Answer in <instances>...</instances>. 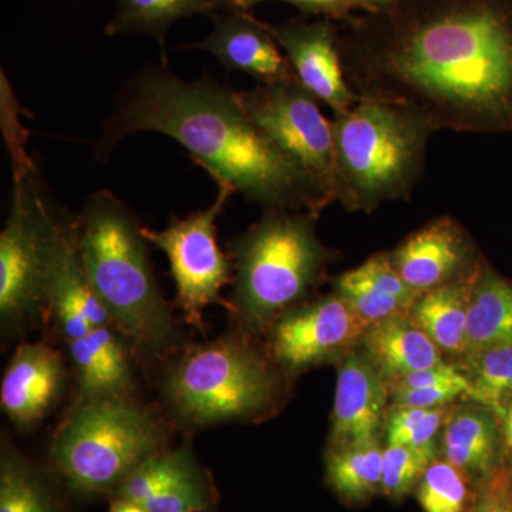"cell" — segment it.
<instances>
[{"instance_id": "cell-11", "label": "cell", "mask_w": 512, "mask_h": 512, "mask_svg": "<svg viewBox=\"0 0 512 512\" xmlns=\"http://www.w3.org/2000/svg\"><path fill=\"white\" fill-rule=\"evenodd\" d=\"M369 328L336 292L285 312L272 323L269 355L289 377L320 365H338Z\"/></svg>"}, {"instance_id": "cell-23", "label": "cell", "mask_w": 512, "mask_h": 512, "mask_svg": "<svg viewBox=\"0 0 512 512\" xmlns=\"http://www.w3.org/2000/svg\"><path fill=\"white\" fill-rule=\"evenodd\" d=\"M511 343L512 284L483 261L468 306L463 365L485 350Z\"/></svg>"}, {"instance_id": "cell-15", "label": "cell", "mask_w": 512, "mask_h": 512, "mask_svg": "<svg viewBox=\"0 0 512 512\" xmlns=\"http://www.w3.org/2000/svg\"><path fill=\"white\" fill-rule=\"evenodd\" d=\"M228 10L215 16L210 36L190 47L211 53L225 69L248 74L258 84L298 82L271 26L247 10Z\"/></svg>"}, {"instance_id": "cell-3", "label": "cell", "mask_w": 512, "mask_h": 512, "mask_svg": "<svg viewBox=\"0 0 512 512\" xmlns=\"http://www.w3.org/2000/svg\"><path fill=\"white\" fill-rule=\"evenodd\" d=\"M84 271L111 326L144 355L177 348L180 332L150 264L144 228L111 191L87 198L79 221Z\"/></svg>"}, {"instance_id": "cell-32", "label": "cell", "mask_w": 512, "mask_h": 512, "mask_svg": "<svg viewBox=\"0 0 512 512\" xmlns=\"http://www.w3.org/2000/svg\"><path fill=\"white\" fill-rule=\"evenodd\" d=\"M440 457L439 451L419 450L384 444L382 491L392 503H402L414 494L430 464Z\"/></svg>"}, {"instance_id": "cell-34", "label": "cell", "mask_w": 512, "mask_h": 512, "mask_svg": "<svg viewBox=\"0 0 512 512\" xmlns=\"http://www.w3.org/2000/svg\"><path fill=\"white\" fill-rule=\"evenodd\" d=\"M296 6L303 15L322 16L332 20L345 18L352 13L353 0H282Z\"/></svg>"}, {"instance_id": "cell-30", "label": "cell", "mask_w": 512, "mask_h": 512, "mask_svg": "<svg viewBox=\"0 0 512 512\" xmlns=\"http://www.w3.org/2000/svg\"><path fill=\"white\" fill-rule=\"evenodd\" d=\"M450 409L451 406L421 409L390 404L384 421V444L440 453L441 431Z\"/></svg>"}, {"instance_id": "cell-39", "label": "cell", "mask_w": 512, "mask_h": 512, "mask_svg": "<svg viewBox=\"0 0 512 512\" xmlns=\"http://www.w3.org/2000/svg\"><path fill=\"white\" fill-rule=\"evenodd\" d=\"M265 2V0H251V8L252 6L258 5V3Z\"/></svg>"}, {"instance_id": "cell-27", "label": "cell", "mask_w": 512, "mask_h": 512, "mask_svg": "<svg viewBox=\"0 0 512 512\" xmlns=\"http://www.w3.org/2000/svg\"><path fill=\"white\" fill-rule=\"evenodd\" d=\"M222 0H119L107 32L110 35L141 33L164 43L168 29L177 20L211 12Z\"/></svg>"}, {"instance_id": "cell-35", "label": "cell", "mask_w": 512, "mask_h": 512, "mask_svg": "<svg viewBox=\"0 0 512 512\" xmlns=\"http://www.w3.org/2000/svg\"><path fill=\"white\" fill-rule=\"evenodd\" d=\"M501 423H503L505 460H507L508 466L512 468V402L505 409L503 417H501Z\"/></svg>"}, {"instance_id": "cell-10", "label": "cell", "mask_w": 512, "mask_h": 512, "mask_svg": "<svg viewBox=\"0 0 512 512\" xmlns=\"http://www.w3.org/2000/svg\"><path fill=\"white\" fill-rule=\"evenodd\" d=\"M218 187L217 198L205 210L175 220L163 231L144 228L147 241L167 255L178 305L185 320L195 326H201L208 306L225 303L221 289L231 281L234 272L231 255L218 247L217 220L235 191L225 184Z\"/></svg>"}, {"instance_id": "cell-9", "label": "cell", "mask_w": 512, "mask_h": 512, "mask_svg": "<svg viewBox=\"0 0 512 512\" xmlns=\"http://www.w3.org/2000/svg\"><path fill=\"white\" fill-rule=\"evenodd\" d=\"M242 109L292 163L311 175L333 202L339 201L333 121L299 82L258 84L237 92Z\"/></svg>"}, {"instance_id": "cell-17", "label": "cell", "mask_w": 512, "mask_h": 512, "mask_svg": "<svg viewBox=\"0 0 512 512\" xmlns=\"http://www.w3.org/2000/svg\"><path fill=\"white\" fill-rule=\"evenodd\" d=\"M440 457L476 487L507 463L500 416L473 400L454 403L441 431Z\"/></svg>"}, {"instance_id": "cell-22", "label": "cell", "mask_w": 512, "mask_h": 512, "mask_svg": "<svg viewBox=\"0 0 512 512\" xmlns=\"http://www.w3.org/2000/svg\"><path fill=\"white\" fill-rule=\"evenodd\" d=\"M478 271L461 281L420 293L409 311L410 318L440 349L447 362L460 367L466 356L468 306Z\"/></svg>"}, {"instance_id": "cell-1", "label": "cell", "mask_w": 512, "mask_h": 512, "mask_svg": "<svg viewBox=\"0 0 512 512\" xmlns=\"http://www.w3.org/2000/svg\"><path fill=\"white\" fill-rule=\"evenodd\" d=\"M333 22L357 99L407 107L434 131H512V0H394Z\"/></svg>"}, {"instance_id": "cell-25", "label": "cell", "mask_w": 512, "mask_h": 512, "mask_svg": "<svg viewBox=\"0 0 512 512\" xmlns=\"http://www.w3.org/2000/svg\"><path fill=\"white\" fill-rule=\"evenodd\" d=\"M0 512H63L42 470L5 437L0 446Z\"/></svg>"}, {"instance_id": "cell-29", "label": "cell", "mask_w": 512, "mask_h": 512, "mask_svg": "<svg viewBox=\"0 0 512 512\" xmlns=\"http://www.w3.org/2000/svg\"><path fill=\"white\" fill-rule=\"evenodd\" d=\"M471 383L470 399L503 417L512 402V343L485 350L461 366Z\"/></svg>"}, {"instance_id": "cell-19", "label": "cell", "mask_w": 512, "mask_h": 512, "mask_svg": "<svg viewBox=\"0 0 512 512\" xmlns=\"http://www.w3.org/2000/svg\"><path fill=\"white\" fill-rule=\"evenodd\" d=\"M333 292L369 326L409 313L420 295L396 271L389 252H377L362 265L333 279Z\"/></svg>"}, {"instance_id": "cell-6", "label": "cell", "mask_w": 512, "mask_h": 512, "mask_svg": "<svg viewBox=\"0 0 512 512\" xmlns=\"http://www.w3.org/2000/svg\"><path fill=\"white\" fill-rule=\"evenodd\" d=\"M252 338L238 330L175 360L164 394L181 419L197 426L248 423L281 409L289 376Z\"/></svg>"}, {"instance_id": "cell-24", "label": "cell", "mask_w": 512, "mask_h": 512, "mask_svg": "<svg viewBox=\"0 0 512 512\" xmlns=\"http://www.w3.org/2000/svg\"><path fill=\"white\" fill-rule=\"evenodd\" d=\"M383 440L328 446L326 484L348 507H363L382 491Z\"/></svg>"}, {"instance_id": "cell-36", "label": "cell", "mask_w": 512, "mask_h": 512, "mask_svg": "<svg viewBox=\"0 0 512 512\" xmlns=\"http://www.w3.org/2000/svg\"><path fill=\"white\" fill-rule=\"evenodd\" d=\"M110 512H148L143 505L126 498H114L111 501Z\"/></svg>"}, {"instance_id": "cell-12", "label": "cell", "mask_w": 512, "mask_h": 512, "mask_svg": "<svg viewBox=\"0 0 512 512\" xmlns=\"http://www.w3.org/2000/svg\"><path fill=\"white\" fill-rule=\"evenodd\" d=\"M389 254L396 271L419 293L474 275L484 261L466 228L451 217L417 229Z\"/></svg>"}, {"instance_id": "cell-21", "label": "cell", "mask_w": 512, "mask_h": 512, "mask_svg": "<svg viewBox=\"0 0 512 512\" xmlns=\"http://www.w3.org/2000/svg\"><path fill=\"white\" fill-rule=\"evenodd\" d=\"M69 355L83 400L130 396L133 372L113 326H99L72 340Z\"/></svg>"}, {"instance_id": "cell-28", "label": "cell", "mask_w": 512, "mask_h": 512, "mask_svg": "<svg viewBox=\"0 0 512 512\" xmlns=\"http://www.w3.org/2000/svg\"><path fill=\"white\" fill-rule=\"evenodd\" d=\"M205 473L195 460L190 446L160 451L144 461L114 491V498H126L144 504L154 495L164 493L178 484Z\"/></svg>"}, {"instance_id": "cell-5", "label": "cell", "mask_w": 512, "mask_h": 512, "mask_svg": "<svg viewBox=\"0 0 512 512\" xmlns=\"http://www.w3.org/2000/svg\"><path fill=\"white\" fill-rule=\"evenodd\" d=\"M434 133L407 107L357 99L333 120L339 204L372 212L384 202L407 200L423 175Z\"/></svg>"}, {"instance_id": "cell-13", "label": "cell", "mask_w": 512, "mask_h": 512, "mask_svg": "<svg viewBox=\"0 0 512 512\" xmlns=\"http://www.w3.org/2000/svg\"><path fill=\"white\" fill-rule=\"evenodd\" d=\"M311 18L293 19L271 30L299 84L338 116L355 106L357 97L343 72L335 22L322 16Z\"/></svg>"}, {"instance_id": "cell-26", "label": "cell", "mask_w": 512, "mask_h": 512, "mask_svg": "<svg viewBox=\"0 0 512 512\" xmlns=\"http://www.w3.org/2000/svg\"><path fill=\"white\" fill-rule=\"evenodd\" d=\"M387 384L393 406L437 409L470 399L471 394L467 373L450 362L417 370Z\"/></svg>"}, {"instance_id": "cell-8", "label": "cell", "mask_w": 512, "mask_h": 512, "mask_svg": "<svg viewBox=\"0 0 512 512\" xmlns=\"http://www.w3.org/2000/svg\"><path fill=\"white\" fill-rule=\"evenodd\" d=\"M13 156V194L0 234V319L18 329L49 311V285L57 254L76 221L57 215L18 134L8 131Z\"/></svg>"}, {"instance_id": "cell-38", "label": "cell", "mask_w": 512, "mask_h": 512, "mask_svg": "<svg viewBox=\"0 0 512 512\" xmlns=\"http://www.w3.org/2000/svg\"><path fill=\"white\" fill-rule=\"evenodd\" d=\"M222 5L227 9L248 10L251 9V0H222Z\"/></svg>"}, {"instance_id": "cell-7", "label": "cell", "mask_w": 512, "mask_h": 512, "mask_svg": "<svg viewBox=\"0 0 512 512\" xmlns=\"http://www.w3.org/2000/svg\"><path fill=\"white\" fill-rule=\"evenodd\" d=\"M165 443L163 423L130 396L80 399L53 439L50 460L74 493L113 495Z\"/></svg>"}, {"instance_id": "cell-31", "label": "cell", "mask_w": 512, "mask_h": 512, "mask_svg": "<svg viewBox=\"0 0 512 512\" xmlns=\"http://www.w3.org/2000/svg\"><path fill=\"white\" fill-rule=\"evenodd\" d=\"M476 487L458 468L437 457L427 468L414 495L424 512H468Z\"/></svg>"}, {"instance_id": "cell-33", "label": "cell", "mask_w": 512, "mask_h": 512, "mask_svg": "<svg viewBox=\"0 0 512 512\" xmlns=\"http://www.w3.org/2000/svg\"><path fill=\"white\" fill-rule=\"evenodd\" d=\"M468 512H512V468L507 463L476 485Z\"/></svg>"}, {"instance_id": "cell-14", "label": "cell", "mask_w": 512, "mask_h": 512, "mask_svg": "<svg viewBox=\"0 0 512 512\" xmlns=\"http://www.w3.org/2000/svg\"><path fill=\"white\" fill-rule=\"evenodd\" d=\"M335 403L330 417L328 446L383 440L389 410V384L359 349L338 363Z\"/></svg>"}, {"instance_id": "cell-4", "label": "cell", "mask_w": 512, "mask_h": 512, "mask_svg": "<svg viewBox=\"0 0 512 512\" xmlns=\"http://www.w3.org/2000/svg\"><path fill=\"white\" fill-rule=\"evenodd\" d=\"M316 218L309 211L265 210L229 244L235 274L228 309L239 332H268L325 281L336 254L320 241Z\"/></svg>"}, {"instance_id": "cell-40", "label": "cell", "mask_w": 512, "mask_h": 512, "mask_svg": "<svg viewBox=\"0 0 512 512\" xmlns=\"http://www.w3.org/2000/svg\"><path fill=\"white\" fill-rule=\"evenodd\" d=\"M194 512H214V511H212V508H210V510H201V511H194Z\"/></svg>"}, {"instance_id": "cell-16", "label": "cell", "mask_w": 512, "mask_h": 512, "mask_svg": "<svg viewBox=\"0 0 512 512\" xmlns=\"http://www.w3.org/2000/svg\"><path fill=\"white\" fill-rule=\"evenodd\" d=\"M66 367L46 343H25L10 359L0 386L2 412L18 430L28 431L45 420L62 396Z\"/></svg>"}, {"instance_id": "cell-37", "label": "cell", "mask_w": 512, "mask_h": 512, "mask_svg": "<svg viewBox=\"0 0 512 512\" xmlns=\"http://www.w3.org/2000/svg\"><path fill=\"white\" fill-rule=\"evenodd\" d=\"M394 0H353L352 12H373L386 8Z\"/></svg>"}, {"instance_id": "cell-18", "label": "cell", "mask_w": 512, "mask_h": 512, "mask_svg": "<svg viewBox=\"0 0 512 512\" xmlns=\"http://www.w3.org/2000/svg\"><path fill=\"white\" fill-rule=\"evenodd\" d=\"M49 311L67 342L83 338L99 326L111 325L87 278L79 248V224L64 238L49 285Z\"/></svg>"}, {"instance_id": "cell-20", "label": "cell", "mask_w": 512, "mask_h": 512, "mask_svg": "<svg viewBox=\"0 0 512 512\" xmlns=\"http://www.w3.org/2000/svg\"><path fill=\"white\" fill-rule=\"evenodd\" d=\"M359 349L369 357L387 383L447 362L409 313L370 325L360 339Z\"/></svg>"}, {"instance_id": "cell-2", "label": "cell", "mask_w": 512, "mask_h": 512, "mask_svg": "<svg viewBox=\"0 0 512 512\" xmlns=\"http://www.w3.org/2000/svg\"><path fill=\"white\" fill-rule=\"evenodd\" d=\"M154 131L173 138L217 184L229 185L264 210L320 214L333 201L256 127L237 92L210 79L187 82L150 67L127 84L97 143L107 156L123 138Z\"/></svg>"}]
</instances>
